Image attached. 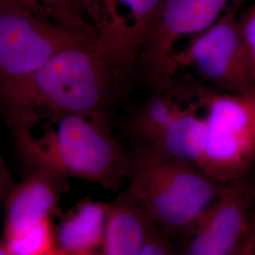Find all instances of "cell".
Wrapping results in <instances>:
<instances>
[{
	"instance_id": "obj_1",
	"label": "cell",
	"mask_w": 255,
	"mask_h": 255,
	"mask_svg": "<svg viewBox=\"0 0 255 255\" xmlns=\"http://www.w3.org/2000/svg\"><path fill=\"white\" fill-rule=\"evenodd\" d=\"M131 75L86 38L33 73L0 83V113L11 130L39 119L110 113Z\"/></svg>"
},
{
	"instance_id": "obj_2",
	"label": "cell",
	"mask_w": 255,
	"mask_h": 255,
	"mask_svg": "<svg viewBox=\"0 0 255 255\" xmlns=\"http://www.w3.org/2000/svg\"><path fill=\"white\" fill-rule=\"evenodd\" d=\"M11 132L27 171L47 169L111 191L127 178L130 152L114 136L110 113L36 119Z\"/></svg>"
},
{
	"instance_id": "obj_3",
	"label": "cell",
	"mask_w": 255,
	"mask_h": 255,
	"mask_svg": "<svg viewBox=\"0 0 255 255\" xmlns=\"http://www.w3.org/2000/svg\"><path fill=\"white\" fill-rule=\"evenodd\" d=\"M128 191L170 237H181L200 218L220 183L190 161L130 151Z\"/></svg>"
},
{
	"instance_id": "obj_4",
	"label": "cell",
	"mask_w": 255,
	"mask_h": 255,
	"mask_svg": "<svg viewBox=\"0 0 255 255\" xmlns=\"http://www.w3.org/2000/svg\"><path fill=\"white\" fill-rule=\"evenodd\" d=\"M204 104L206 138L198 165L219 183L254 170L255 93L234 94L208 85Z\"/></svg>"
},
{
	"instance_id": "obj_5",
	"label": "cell",
	"mask_w": 255,
	"mask_h": 255,
	"mask_svg": "<svg viewBox=\"0 0 255 255\" xmlns=\"http://www.w3.org/2000/svg\"><path fill=\"white\" fill-rule=\"evenodd\" d=\"M255 171L220 183L216 199L180 237L183 255H254Z\"/></svg>"
},
{
	"instance_id": "obj_6",
	"label": "cell",
	"mask_w": 255,
	"mask_h": 255,
	"mask_svg": "<svg viewBox=\"0 0 255 255\" xmlns=\"http://www.w3.org/2000/svg\"><path fill=\"white\" fill-rule=\"evenodd\" d=\"M246 1L164 0L137 57L136 68L151 89L176 74L174 57L180 43L185 46L229 13H239Z\"/></svg>"
},
{
	"instance_id": "obj_7",
	"label": "cell",
	"mask_w": 255,
	"mask_h": 255,
	"mask_svg": "<svg viewBox=\"0 0 255 255\" xmlns=\"http://www.w3.org/2000/svg\"><path fill=\"white\" fill-rule=\"evenodd\" d=\"M237 12L229 13L176 53V73L191 67L200 80L219 91L255 93V63L238 27Z\"/></svg>"
},
{
	"instance_id": "obj_8",
	"label": "cell",
	"mask_w": 255,
	"mask_h": 255,
	"mask_svg": "<svg viewBox=\"0 0 255 255\" xmlns=\"http://www.w3.org/2000/svg\"><path fill=\"white\" fill-rule=\"evenodd\" d=\"M86 38L26 6L0 3V83L33 73Z\"/></svg>"
},
{
	"instance_id": "obj_9",
	"label": "cell",
	"mask_w": 255,
	"mask_h": 255,
	"mask_svg": "<svg viewBox=\"0 0 255 255\" xmlns=\"http://www.w3.org/2000/svg\"><path fill=\"white\" fill-rule=\"evenodd\" d=\"M66 177L47 169L27 171L6 198L1 242L8 255H20L39 246L53 229V217L61 215L59 203L67 191Z\"/></svg>"
},
{
	"instance_id": "obj_10",
	"label": "cell",
	"mask_w": 255,
	"mask_h": 255,
	"mask_svg": "<svg viewBox=\"0 0 255 255\" xmlns=\"http://www.w3.org/2000/svg\"><path fill=\"white\" fill-rule=\"evenodd\" d=\"M164 0H81L82 12L101 49L128 72Z\"/></svg>"
},
{
	"instance_id": "obj_11",
	"label": "cell",
	"mask_w": 255,
	"mask_h": 255,
	"mask_svg": "<svg viewBox=\"0 0 255 255\" xmlns=\"http://www.w3.org/2000/svg\"><path fill=\"white\" fill-rule=\"evenodd\" d=\"M158 225L129 191L119 193L108 202L101 255H138L147 237Z\"/></svg>"
},
{
	"instance_id": "obj_12",
	"label": "cell",
	"mask_w": 255,
	"mask_h": 255,
	"mask_svg": "<svg viewBox=\"0 0 255 255\" xmlns=\"http://www.w3.org/2000/svg\"><path fill=\"white\" fill-rule=\"evenodd\" d=\"M107 208L108 202L84 199L65 215H60V223L55 226L59 255H99L104 237Z\"/></svg>"
},
{
	"instance_id": "obj_13",
	"label": "cell",
	"mask_w": 255,
	"mask_h": 255,
	"mask_svg": "<svg viewBox=\"0 0 255 255\" xmlns=\"http://www.w3.org/2000/svg\"><path fill=\"white\" fill-rule=\"evenodd\" d=\"M37 6L47 17L78 33L94 37L82 12L81 0H34Z\"/></svg>"
},
{
	"instance_id": "obj_14",
	"label": "cell",
	"mask_w": 255,
	"mask_h": 255,
	"mask_svg": "<svg viewBox=\"0 0 255 255\" xmlns=\"http://www.w3.org/2000/svg\"><path fill=\"white\" fill-rule=\"evenodd\" d=\"M180 255L179 249L174 245L172 237L157 226L147 237L138 255Z\"/></svg>"
},
{
	"instance_id": "obj_15",
	"label": "cell",
	"mask_w": 255,
	"mask_h": 255,
	"mask_svg": "<svg viewBox=\"0 0 255 255\" xmlns=\"http://www.w3.org/2000/svg\"><path fill=\"white\" fill-rule=\"evenodd\" d=\"M238 27L255 63V4L238 14Z\"/></svg>"
},
{
	"instance_id": "obj_16",
	"label": "cell",
	"mask_w": 255,
	"mask_h": 255,
	"mask_svg": "<svg viewBox=\"0 0 255 255\" xmlns=\"http://www.w3.org/2000/svg\"><path fill=\"white\" fill-rule=\"evenodd\" d=\"M13 185V179L0 151V206L4 204Z\"/></svg>"
},
{
	"instance_id": "obj_17",
	"label": "cell",
	"mask_w": 255,
	"mask_h": 255,
	"mask_svg": "<svg viewBox=\"0 0 255 255\" xmlns=\"http://www.w3.org/2000/svg\"><path fill=\"white\" fill-rule=\"evenodd\" d=\"M0 3H10V4L23 5V6H26V7L29 8V9H33L35 11L41 12V13L44 14V12L37 6V4L34 2V0H0Z\"/></svg>"
},
{
	"instance_id": "obj_18",
	"label": "cell",
	"mask_w": 255,
	"mask_h": 255,
	"mask_svg": "<svg viewBox=\"0 0 255 255\" xmlns=\"http://www.w3.org/2000/svg\"><path fill=\"white\" fill-rule=\"evenodd\" d=\"M0 255H8V253L1 241H0Z\"/></svg>"
},
{
	"instance_id": "obj_19",
	"label": "cell",
	"mask_w": 255,
	"mask_h": 255,
	"mask_svg": "<svg viewBox=\"0 0 255 255\" xmlns=\"http://www.w3.org/2000/svg\"><path fill=\"white\" fill-rule=\"evenodd\" d=\"M254 255H255V243H254Z\"/></svg>"
}]
</instances>
